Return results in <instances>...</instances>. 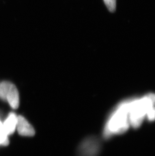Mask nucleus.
I'll return each mask as SVG.
<instances>
[{"label": "nucleus", "mask_w": 155, "mask_h": 156, "mask_svg": "<svg viewBox=\"0 0 155 156\" xmlns=\"http://www.w3.org/2000/svg\"><path fill=\"white\" fill-rule=\"evenodd\" d=\"M6 101L13 109H17L19 107V92L16 86L12 83H11L10 87L8 92Z\"/></svg>", "instance_id": "39448f33"}, {"label": "nucleus", "mask_w": 155, "mask_h": 156, "mask_svg": "<svg viewBox=\"0 0 155 156\" xmlns=\"http://www.w3.org/2000/svg\"><path fill=\"white\" fill-rule=\"evenodd\" d=\"M100 143L98 139L91 137L85 140L81 144L79 156H97L100 150Z\"/></svg>", "instance_id": "7ed1b4c3"}, {"label": "nucleus", "mask_w": 155, "mask_h": 156, "mask_svg": "<svg viewBox=\"0 0 155 156\" xmlns=\"http://www.w3.org/2000/svg\"><path fill=\"white\" fill-rule=\"evenodd\" d=\"M11 83L9 81H3L0 83V99L6 101L8 92L10 87Z\"/></svg>", "instance_id": "0eeeda50"}, {"label": "nucleus", "mask_w": 155, "mask_h": 156, "mask_svg": "<svg viewBox=\"0 0 155 156\" xmlns=\"http://www.w3.org/2000/svg\"><path fill=\"white\" fill-rule=\"evenodd\" d=\"M110 12H114L116 6V0H103Z\"/></svg>", "instance_id": "1a4fd4ad"}, {"label": "nucleus", "mask_w": 155, "mask_h": 156, "mask_svg": "<svg viewBox=\"0 0 155 156\" xmlns=\"http://www.w3.org/2000/svg\"><path fill=\"white\" fill-rule=\"evenodd\" d=\"M127 99L130 127L138 128L145 120H155V93Z\"/></svg>", "instance_id": "f257e3e1"}, {"label": "nucleus", "mask_w": 155, "mask_h": 156, "mask_svg": "<svg viewBox=\"0 0 155 156\" xmlns=\"http://www.w3.org/2000/svg\"><path fill=\"white\" fill-rule=\"evenodd\" d=\"M16 129L18 133L23 136H33L35 133L33 127L26 118L21 115L18 116Z\"/></svg>", "instance_id": "20e7f679"}, {"label": "nucleus", "mask_w": 155, "mask_h": 156, "mask_svg": "<svg viewBox=\"0 0 155 156\" xmlns=\"http://www.w3.org/2000/svg\"><path fill=\"white\" fill-rule=\"evenodd\" d=\"M130 128L127 110V100L122 101L114 108L106 122L103 136L109 139L126 133Z\"/></svg>", "instance_id": "f03ea898"}, {"label": "nucleus", "mask_w": 155, "mask_h": 156, "mask_svg": "<svg viewBox=\"0 0 155 156\" xmlns=\"http://www.w3.org/2000/svg\"><path fill=\"white\" fill-rule=\"evenodd\" d=\"M9 143L8 136L5 130L3 123L0 121V146H7Z\"/></svg>", "instance_id": "6e6552de"}, {"label": "nucleus", "mask_w": 155, "mask_h": 156, "mask_svg": "<svg viewBox=\"0 0 155 156\" xmlns=\"http://www.w3.org/2000/svg\"><path fill=\"white\" fill-rule=\"evenodd\" d=\"M18 116L13 112L9 113L7 118L3 123V126L8 136L14 133L16 129Z\"/></svg>", "instance_id": "423d86ee"}]
</instances>
